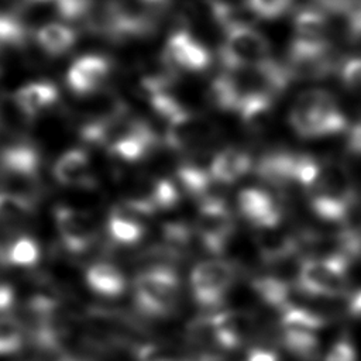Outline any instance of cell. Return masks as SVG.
Listing matches in <instances>:
<instances>
[{"label":"cell","instance_id":"cell-1","mask_svg":"<svg viewBox=\"0 0 361 361\" xmlns=\"http://www.w3.org/2000/svg\"><path fill=\"white\" fill-rule=\"evenodd\" d=\"M288 121L296 135L307 140L337 135L350 128L336 97L323 89L302 92L289 109Z\"/></svg>","mask_w":361,"mask_h":361},{"label":"cell","instance_id":"cell-2","mask_svg":"<svg viewBox=\"0 0 361 361\" xmlns=\"http://www.w3.org/2000/svg\"><path fill=\"white\" fill-rule=\"evenodd\" d=\"M306 195L313 213L330 223L345 221L360 202L348 171L337 164L327 162H323L319 178Z\"/></svg>","mask_w":361,"mask_h":361},{"label":"cell","instance_id":"cell-3","mask_svg":"<svg viewBox=\"0 0 361 361\" xmlns=\"http://www.w3.org/2000/svg\"><path fill=\"white\" fill-rule=\"evenodd\" d=\"M134 305L148 319H168L180 306V278L176 268L141 269L133 282Z\"/></svg>","mask_w":361,"mask_h":361},{"label":"cell","instance_id":"cell-4","mask_svg":"<svg viewBox=\"0 0 361 361\" xmlns=\"http://www.w3.org/2000/svg\"><path fill=\"white\" fill-rule=\"evenodd\" d=\"M0 192L14 193L38 202L42 197L41 155L25 141H17L0 149Z\"/></svg>","mask_w":361,"mask_h":361},{"label":"cell","instance_id":"cell-5","mask_svg":"<svg viewBox=\"0 0 361 361\" xmlns=\"http://www.w3.org/2000/svg\"><path fill=\"white\" fill-rule=\"evenodd\" d=\"M323 162L317 158L288 149L264 154L255 164V172L265 183L283 189L290 186L307 192L320 175Z\"/></svg>","mask_w":361,"mask_h":361},{"label":"cell","instance_id":"cell-6","mask_svg":"<svg viewBox=\"0 0 361 361\" xmlns=\"http://www.w3.org/2000/svg\"><path fill=\"white\" fill-rule=\"evenodd\" d=\"M350 261L340 254L330 252L322 258H306L296 275V288L306 296H340L348 286Z\"/></svg>","mask_w":361,"mask_h":361},{"label":"cell","instance_id":"cell-7","mask_svg":"<svg viewBox=\"0 0 361 361\" xmlns=\"http://www.w3.org/2000/svg\"><path fill=\"white\" fill-rule=\"evenodd\" d=\"M237 279V267L226 259L197 262L190 272V290L195 302L206 309H219Z\"/></svg>","mask_w":361,"mask_h":361},{"label":"cell","instance_id":"cell-8","mask_svg":"<svg viewBox=\"0 0 361 361\" xmlns=\"http://www.w3.org/2000/svg\"><path fill=\"white\" fill-rule=\"evenodd\" d=\"M219 56L226 72L255 68L271 59L268 39L252 25L234 28L224 34Z\"/></svg>","mask_w":361,"mask_h":361},{"label":"cell","instance_id":"cell-9","mask_svg":"<svg viewBox=\"0 0 361 361\" xmlns=\"http://www.w3.org/2000/svg\"><path fill=\"white\" fill-rule=\"evenodd\" d=\"M195 234L203 250L220 255L235 233V220L223 197L199 202Z\"/></svg>","mask_w":361,"mask_h":361},{"label":"cell","instance_id":"cell-10","mask_svg":"<svg viewBox=\"0 0 361 361\" xmlns=\"http://www.w3.org/2000/svg\"><path fill=\"white\" fill-rule=\"evenodd\" d=\"M54 221L68 254L79 255L89 251L99 237L97 224L89 212L59 204L54 209Z\"/></svg>","mask_w":361,"mask_h":361},{"label":"cell","instance_id":"cell-11","mask_svg":"<svg viewBox=\"0 0 361 361\" xmlns=\"http://www.w3.org/2000/svg\"><path fill=\"white\" fill-rule=\"evenodd\" d=\"M285 66L293 80H314L331 75L336 71L337 61L330 42L309 44L292 39Z\"/></svg>","mask_w":361,"mask_h":361},{"label":"cell","instance_id":"cell-12","mask_svg":"<svg viewBox=\"0 0 361 361\" xmlns=\"http://www.w3.org/2000/svg\"><path fill=\"white\" fill-rule=\"evenodd\" d=\"M161 58L178 75L179 72H202L212 63L209 49L183 28L169 34Z\"/></svg>","mask_w":361,"mask_h":361},{"label":"cell","instance_id":"cell-13","mask_svg":"<svg viewBox=\"0 0 361 361\" xmlns=\"http://www.w3.org/2000/svg\"><path fill=\"white\" fill-rule=\"evenodd\" d=\"M238 213L255 228H278L283 219L281 202L261 188H245L237 196Z\"/></svg>","mask_w":361,"mask_h":361},{"label":"cell","instance_id":"cell-14","mask_svg":"<svg viewBox=\"0 0 361 361\" xmlns=\"http://www.w3.org/2000/svg\"><path fill=\"white\" fill-rule=\"evenodd\" d=\"M111 62L102 55H83L73 61L66 73L69 90L79 96L87 97L103 90V85L110 76Z\"/></svg>","mask_w":361,"mask_h":361},{"label":"cell","instance_id":"cell-15","mask_svg":"<svg viewBox=\"0 0 361 361\" xmlns=\"http://www.w3.org/2000/svg\"><path fill=\"white\" fill-rule=\"evenodd\" d=\"M157 144L158 138L151 126L141 118L131 117L123 135L106 151L118 161L137 162L147 158Z\"/></svg>","mask_w":361,"mask_h":361},{"label":"cell","instance_id":"cell-16","mask_svg":"<svg viewBox=\"0 0 361 361\" xmlns=\"http://www.w3.org/2000/svg\"><path fill=\"white\" fill-rule=\"evenodd\" d=\"M214 137V127L203 117L188 113L179 120L166 124L165 144L178 152H192L206 145Z\"/></svg>","mask_w":361,"mask_h":361},{"label":"cell","instance_id":"cell-17","mask_svg":"<svg viewBox=\"0 0 361 361\" xmlns=\"http://www.w3.org/2000/svg\"><path fill=\"white\" fill-rule=\"evenodd\" d=\"M212 319L216 341L224 351L240 348L255 327L254 316L243 310H216Z\"/></svg>","mask_w":361,"mask_h":361},{"label":"cell","instance_id":"cell-18","mask_svg":"<svg viewBox=\"0 0 361 361\" xmlns=\"http://www.w3.org/2000/svg\"><path fill=\"white\" fill-rule=\"evenodd\" d=\"M52 173L56 182L66 188L94 189L97 186V178L93 172L90 158L80 148L65 151L56 159Z\"/></svg>","mask_w":361,"mask_h":361},{"label":"cell","instance_id":"cell-19","mask_svg":"<svg viewBox=\"0 0 361 361\" xmlns=\"http://www.w3.org/2000/svg\"><path fill=\"white\" fill-rule=\"evenodd\" d=\"M58 87L52 82H30L18 87L13 94V102L28 121L45 113L58 100Z\"/></svg>","mask_w":361,"mask_h":361},{"label":"cell","instance_id":"cell-20","mask_svg":"<svg viewBox=\"0 0 361 361\" xmlns=\"http://www.w3.org/2000/svg\"><path fill=\"white\" fill-rule=\"evenodd\" d=\"M251 168V155L238 147H226L210 158V173L219 185L237 182L244 178Z\"/></svg>","mask_w":361,"mask_h":361},{"label":"cell","instance_id":"cell-21","mask_svg":"<svg viewBox=\"0 0 361 361\" xmlns=\"http://www.w3.org/2000/svg\"><path fill=\"white\" fill-rule=\"evenodd\" d=\"M255 245L261 259L269 265L290 259L302 248L299 235L281 233L276 228L259 230L255 237Z\"/></svg>","mask_w":361,"mask_h":361},{"label":"cell","instance_id":"cell-22","mask_svg":"<svg viewBox=\"0 0 361 361\" xmlns=\"http://www.w3.org/2000/svg\"><path fill=\"white\" fill-rule=\"evenodd\" d=\"M87 288L103 298H117L124 293L127 279L124 272L113 262L96 261L85 271Z\"/></svg>","mask_w":361,"mask_h":361},{"label":"cell","instance_id":"cell-23","mask_svg":"<svg viewBox=\"0 0 361 361\" xmlns=\"http://www.w3.org/2000/svg\"><path fill=\"white\" fill-rule=\"evenodd\" d=\"M109 238L117 245H134L145 234L142 219L130 210L124 203L114 206L107 217Z\"/></svg>","mask_w":361,"mask_h":361},{"label":"cell","instance_id":"cell-24","mask_svg":"<svg viewBox=\"0 0 361 361\" xmlns=\"http://www.w3.org/2000/svg\"><path fill=\"white\" fill-rule=\"evenodd\" d=\"M329 14L314 6H306L295 14L292 39L309 44H326L329 42Z\"/></svg>","mask_w":361,"mask_h":361},{"label":"cell","instance_id":"cell-25","mask_svg":"<svg viewBox=\"0 0 361 361\" xmlns=\"http://www.w3.org/2000/svg\"><path fill=\"white\" fill-rule=\"evenodd\" d=\"M35 202L8 192H0V227L20 231L31 224L35 217Z\"/></svg>","mask_w":361,"mask_h":361},{"label":"cell","instance_id":"cell-26","mask_svg":"<svg viewBox=\"0 0 361 361\" xmlns=\"http://www.w3.org/2000/svg\"><path fill=\"white\" fill-rule=\"evenodd\" d=\"M35 42L48 56H61L66 54L76 42V31L59 23L41 25L34 34Z\"/></svg>","mask_w":361,"mask_h":361},{"label":"cell","instance_id":"cell-27","mask_svg":"<svg viewBox=\"0 0 361 361\" xmlns=\"http://www.w3.org/2000/svg\"><path fill=\"white\" fill-rule=\"evenodd\" d=\"M41 258V247L35 238L30 235H18L0 245V264H8L20 268H32Z\"/></svg>","mask_w":361,"mask_h":361},{"label":"cell","instance_id":"cell-28","mask_svg":"<svg viewBox=\"0 0 361 361\" xmlns=\"http://www.w3.org/2000/svg\"><path fill=\"white\" fill-rule=\"evenodd\" d=\"M251 286L254 292L261 298V300L268 306L282 310L290 305L289 303L290 288L281 278H276L272 275L257 276L252 279Z\"/></svg>","mask_w":361,"mask_h":361},{"label":"cell","instance_id":"cell-29","mask_svg":"<svg viewBox=\"0 0 361 361\" xmlns=\"http://www.w3.org/2000/svg\"><path fill=\"white\" fill-rule=\"evenodd\" d=\"M279 324L282 331L293 330V331H312L316 333L317 330L326 326V320L323 316L317 314L316 312L302 307L289 305L281 310Z\"/></svg>","mask_w":361,"mask_h":361},{"label":"cell","instance_id":"cell-30","mask_svg":"<svg viewBox=\"0 0 361 361\" xmlns=\"http://www.w3.org/2000/svg\"><path fill=\"white\" fill-rule=\"evenodd\" d=\"M30 30L23 18L13 11L0 13V51L23 49L28 45Z\"/></svg>","mask_w":361,"mask_h":361},{"label":"cell","instance_id":"cell-31","mask_svg":"<svg viewBox=\"0 0 361 361\" xmlns=\"http://www.w3.org/2000/svg\"><path fill=\"white\" fill-rule=\"evenodd\" d=\"M283 347L300 361H317L320 345L316 333L312 331H282Z\"/></svg>","mask_w":361,"mask_h":361},{"label":"cell","instance_id":"cell-32","mask_svg":"<svg viewBox=\"0 0 361 361\" xmlns=\"http://www.w3.org/2000/svg\"><path fill=\"white\" fill-rule=\"evenodd\" d=\"M134 361H189L185 347L145 341L134 353Z\"/></svg>","mask_w":361,"mask_h":361},{"label":"cell","instance_id":"cell-33","mask_svg":"<svg viewBox=\"0 0 361 361\" xmlns=\"http://www.w3.org/2000/svg\"><path fill=\"white\" fill-rule=\"evenodd\" d=\"M27 340L25 329L14 316L0 317V355H10L20 351Z\"/></svg>","mask_w":361,"mask_h":361},{"label":"cell","instance_id":"cell-34","mask_svg":"<svg viewBox=\"0 0 361 361\" xmlns=\"http://www.w3.org/2000/svg\"><path fill=\"white\" fill-rule=\"evenodd\" d=\"M193 237H196L195 228L183 221H171L162 226V244L180 257L189 250Z\"/></svg>","mask_w":361,"mask_h":361},{"label":"cell","instance_id":"cell-35","mask_svg":"<svg viewBox=\"0 0 361 361\" xmlns=\"http://www.w3.org/2000/svg\"><path fill=\"white\" fill-rule=\"evenodd\" d=\"M295 0H244L255 18L275 20L290 10Z\"/></svg>","mask_w":361,"mask_h":361},{"label":"cell","instance_id":"cell-36","mask_svg":"<svg viewBox=\"0 0 361 361\" xmlns=\"http://www.w3.org/2000/svg\"><path fill=\"white\" fill-rule=\"evenodd\" d=\"M338 72L343 86L350 93L361 97V56L345 59L340 65Z\"/></svg>","mask_w":361,"mask_h":361},{"label":"cell","instance_id":"cell-37","mask_svg":"<svg viewBox=\"0 0 361 361\" xmlns=\"http://www.w3.org/2000/svg\"><path fill=\"white\" fill-rule=\"evenodd\" d=\"M324 361H357V353L351 341L338 340L330 347Z\"/></svg>","mask_w":361,"mask_h":361},{"label":"cell","instance_id":"cell-38","mask_svg":"<svg viewBox=\"0 0 361 361\" xmlns=\"http://www.w3.org/2000/svg\"><path fill=\"white\" fill-rule=\"evenodd\" d=\"M345 147L351 155L361 157V118L347 130Z\"/></svg>","mask_w":361,"mask_h":361},{"label":"cell","instance_id":"cell-39","mask_svg":"<svg viewBox=\"0 0 361 361\" xmlns=\"http://www.w3.org/2000/svg\"><path fill=\"white\" fill-rule=\"evenodd\" d=\"M16 303L14 288L7 282H0V317L7 316Z\"/></svg>","mask_w":361,"mask_h":361},{"label":"cell","instance_id":"cell-40","mask_svg":"<svg viewBox=\"0 0 361 361\" xmlns=\"http://www.w3.org/2000/svg\"><path fill=\"white\" fill-rule=\"evenodd\" d=\"M245 361H279V357L271 348H267L262 345H255L248 350Z\"/></svg>","mask_w":361,"mask_h":361},{"label":"cell","instance_id":"cell-41","mask_svg":"<svg viewBox=\"0 0 361 361\" xmlns=\"http://www.w3.org/2000/svg\"><path fill=\"white\" fill-rule=\"evenodd\" d=\"M347 312L351 317L361 319V289L353 292L347 302Z\"/></svg>","mask_w":361,"mask_h":361},{"label":"cell","instance_id":"cell-42","mask_svg":"<svg viewBox=\"0 0 361 361\" xmlns=\"http://www.w3.org/2000/svg\"><path fill=\"white\" fill-rule=\"evenodd\" d=\"M1 72H3V65H1V56H0V75H1Z\"/></svg>","mask_w":361,"mask_h":361},{"label":"cell","instance_id":"cell-43","mask_svg":"<svg viewBox=\"0 0 361 361\" xmlns=\"http://www.w3.org/2000/svg\"><path fill=\"white\" fill-rule=\"evenodd\" d=\"M0 124H1V117H0Z\"/></svg>","mask_w":361,"mask_h":361},{"label":"cell","instance_id":"cell-44","mask_svg":"<svg viewBox=\"0 0 361 361\" xmlns=\"http://www.w3.org/2000/svg\"><path fill=\"white\" fill-rule=\"evenodd\" d=\"M30 361H31V360H30Z\"/></svg>","mask_w":361,"mask_h":361}]
</instances>
